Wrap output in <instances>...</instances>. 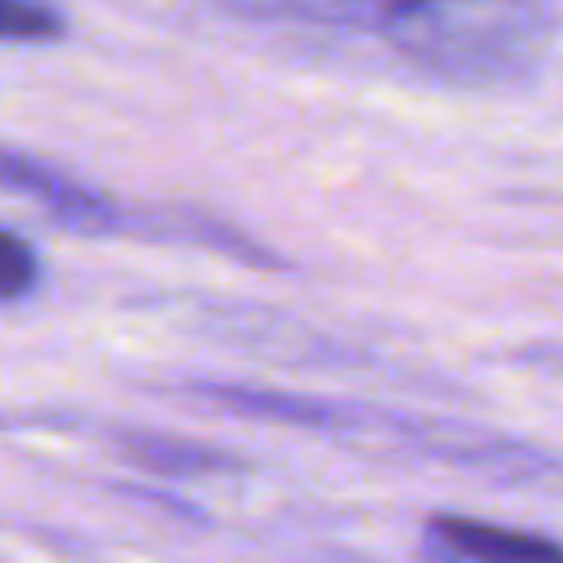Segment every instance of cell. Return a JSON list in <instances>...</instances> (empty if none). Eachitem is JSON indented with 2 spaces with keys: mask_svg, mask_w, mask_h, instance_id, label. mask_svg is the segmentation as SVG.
<instances>
[{
  "mask_svg": "<svg viewBox=\"0 0 563 563\" xmlns=\"http://www.w3.org/2000/svg\"><path fill=\"white\" fill-rule=\"evenodd\" d=\"M0 189L44 207L48 220L75 229V233H123L132 229V211L101 189L75 180L70 172L53 167L48 158H35L26 150L0 145Z\"/></svg>",
  "mask_w": 563,
  "mask_h": 563,
  "instance_id": "3",
  "label": "cell"
},
{
  "mask_svg": "<svg viewBox=\"0 0 563 563\" xmlns=\"http://www.w3.org/2000/svg\"><path fill=\"white\" fill-rule=\"evenodd\" d=\"M66 35V13L53 0H0V44H53Z\"/></svg>",
  "mask_w": 563,
  "mask_h": 563,
  "instance_id": "7",
  "label": "cell"
},
{
  "mask_svg": "<svg viewBox=\"0 0 563 563\" xmlns=\"http://www.w3.org/2000/svg\"><path fill=\"white\" fill-rule=\"evenodd\" d=\"M189 391L216 409L260 418L273 427H299L325 440L343 444H391L431 462L466 466V471H493L506 479H550L563 471L554 453H541L515 435H497L484 427L449 422V418H422L405 409L339 400V396H312V391H286V387H255V383H224V378H194Z\"/></svg>",
  "mask_w": 563,
  "mask_h": 563,
  "instance_id": "1",
  "label": "cell"
},
{
  "mask_svg": "<svg viewBox=\"0 0 563 563\" xmlns=\"http://www.w3.org/2000/svg\"><path fill=\"white\" fill-rule=\"evenodd\" d=\"M114 444L123 457L163 471V475H216V471H233V453L198 444V440H176V435H158V431H114Z\"/></svg>",
  "mask_w": 563,
  "mask_h": 563,
  "instance_id": "5",
  "label": "cell"
},
{
  "mask_svg": "<svg viewBox=\"0 0 563 563\" xmlns=\"http://www.w3.org/2000/svg\"><path fill=\"white\" fill-rule=\"evenodd\" d=\"M44 277V264H40V251L0 224V303H18L26 299Z\"/></svg>",
  "mask_w": 563,
  "mask_h": 563,
  "instance_id": "8",
  "label": "cell"
},
{
  "mask_svg": "<svg viewBox=\"0 0 563 563\" xmlns=\"http://www.w3.org/2000/svg\"><path fill=\"white\" fill-rule=\"evenodd\" d=\"M238 13L282 18V22H317V26H356L369 31L383 0H224Z\"/></svg>",
  "mask_w": 563,
  "mask_h": 563,
  "instance_id": "6",
  "label": "cell"
},
{
  "mask_svg": "<svg viewBox=\"0 0 563 563\" xmlns=\"http://www.w3.org/2000/svg\"><path fill=\"white\" fill-rule=\"evenodd\" d=\"M369 31L435 79L506 88L541 66L559 18L545 0H383Z\"/></svg>",
  "mask_w": 563,
  "mask_h": 563,
  "instance_id": "2",
  "label": "cell"
},
{
  "mask_svg": "<svg viewBox=\"0 0 563 563\" xmlns=\"http://www.w3.org/2000/svg\"><path fill=\"white\" fill-rule=\"evenodd\" d=\"M422 550L431 559H466V563H563V541L471 515H427Z\"/></svg>",
  "mask_w": 563,
  "mask_h": 563,
  "instance_id": "4",
  "label": "cell"
}]
</instances>
